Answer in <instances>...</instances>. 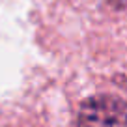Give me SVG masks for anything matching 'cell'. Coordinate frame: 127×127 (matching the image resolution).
<instances>
[{
  "label": "cell",
  "instance_id": "6da1fadb",
  "mask_svg": "<svg viewBox=\"0 0 127 127\" xmlns=\"http://www.w3.org/2000/svg\"><path fill=\"white\" fill-rule=\"evenodd\" d=\"M79 127H127V103L116 95L99 94L82 101Z\"/></svg>",
  "mask_w": 127,
  "mask_h": 127
}]
</instances>
